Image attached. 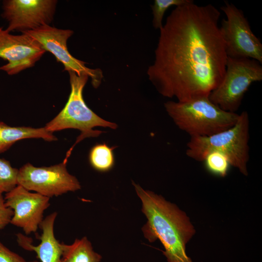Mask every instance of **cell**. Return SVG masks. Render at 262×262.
Instances as JSON below:
<instances>
[{
  "instance_id": "2",
  "label": "cell",
  "mask_w": 262,
  "mask_h": 262,
  "mask_svg": "<svg viewBox=\"0 0 262 262\" xmlns=\"http://www.w3.org/2000/svg\"><path fill=\"white\" fill-rule=\"evenodd\" d=\"M132 183L147 219L143 228L145 237L150 242L161 241L168 262H193L186 245L195 230L186 214L161 196Z\"/></svg>"
},
{
  "instance_id": "17",
  "label": "cell",
  "mask_w": 262,
  "mask_h": 262,
  "mask_svg": "<svg viewBox=\"0 0 262 262\" xmlns=\"http://www.w3.org/2000/svg\"><path fill=\"white\" fill-rule=\"evenodd\" d=\"M18 173V169L8 161L0 158V194L8 193L17 185Z\"/></svg>"
},
{
  "instance_id": "20",
  "label": "cell",
  "mask_w": 262,
  "mask_h": 262,
  "mask_svg": "<svg viewBox=\"0 0 262 262\" xmlns=\"http://www.w3.org/2000/svg\"><path fill=\"white\" fill-rule=\"evenodd\" d=\"M0 262H38L27 261L17 253L10 250L0 241Z\"/></svg>"
},
{
  "instance_id": "13",
  "label": "cell",
  "mask_w": 262,
  "mask_h": 262,
  "mask_svg": "<svg viewBox=\"0 0 262 262\" xmlns=\"http://www.w3.org/2000/svg\"><path fill=\"white\" fill-rule=\"evenodd\" d=\"M57 213L48 215L41 223L39 228L42 230L40 237V243L37 246L32 245L30 238L22 234L17 235L18 245L25 250L34 251L41 262H57L62 255V243L54 235V225Z\"/></svg>"
},
{
  "instance_id": "14",
  "label": "cell",
  "mask_w": 262,
  "mask_h": 262,
  "mask_svg": "<svg viewBox=\"0 0 262 262\" xmlns=\"http://www.w3.org/2000/svg\"><path fill=\"white\" fill-rule=\"evenodd\" d=\"M28 138H42L49 142L57 140L52 132L44 127H11L0 122V154L7 150L17 141Z\"/></svg>"
},
{
  "instance_id": "6",
  "label": "cell",
  "mask_w": 262,
  "mask_h": 262,
  "mask_svg": "<svg viewBox=\"0 0 262 262\" xmlns=\"http://www.w3.org/2000/svg\"><path fill=\"white\" fill-rule=\"evenodd\" d=\"M262 80V66L258 61L228 57L223 79L209 98L223 110L236 113L250 85Z\"/></svg>"
},
{
  "instance_id": "5",
  "label": "cell",
  "mask_w": 262,
  "mask_h": 262,
  "mask_svg": "<svg viewBox=\"0 0 262 262\" xmlns=\"http://www.w3.org/2000/svg\"><path fill=\"white\" fill-rule=\"evenodd\" d=\"M71 92L68 100L61 111L44 128L52 132L66 129L80 130L81 134L75 144L67 151L65 159L67 160L75 146L83 139L96 137L102 131L94 130L96 127L115 129L116 124L107 121L96 114L86 104L82 96L83 89L89 77L86 75H77L74 72H68Z\"/></svg>"
},
{
  "instance_id": "16",
  "label": "cell",
  "mask_w": 262,
  "mask_h": 262,
  "mask_svg": "<svg viewBox=\"0 0 262 262\" xmlns=\"http://www.w3.org/2000/svg\"><path fill=\"white\" fill-rule=\"evenodd\" d=\"M115 148V146L110 147L105 143L93 147L89 155L91 166L100 172H106L111 169L115 164L113 151Z\"/></svg>"
},
{
  "instance_id": "19",
  "label": "cell",
  "mask_w": 262,
  "mask_h": 262,
  "mask_svg": "<svg viewBox=\"0 0 262 262\" xmlns=\"http://www.w3.org/2000/svg\"><path fill=\"white\" fill-rule=\"evenodd\" d=\"M192 0H155L151 6L153 26L160 29L163 26V19L165 11L170 7L181 5L191 1Z\"/></svg>"
},
{
  "instance_id": "11",
  "label": "cell",
  "mask_w": 262,
  "mask_h": 262,
  "mask_svg": "<svg viewBox=\"0 0 262 262\" xmlns=\"http://www.w3.org/2000/svg\"><path fill=\"white\" fill-rule=\"evenodd\" d=\"M46 52L30 36L25 33L14 35L0 27V58L8 62L0 67V70L9 75L33 67Z\"/></svg>"
},
{
  "instance_id": "10",
  "label": "cell",
  "mask_w": 262,
  "mask_h": 262,
  "mask_svg": "<svg viewBox=\"0 0 262 262\" xmlns=\"http://www.w3.org/2000/svg\"><path fill=\"white\" fill-rule=\"evenodd\" d=\"M55 0H4L1 17L8 22L6 29L21 33L49 25L53 20Z\"/></svg>"
},
{
  "instance_id": "15",
  "label": "cell",
  "mask_w": 262,
  "mask_h": 262,
  "mask_svg": "<svg viewBox=\"0 0 262 262\" xmlns=\"http://www.w3.org/2000/svg\"><path fill=\"white\" fill-rule=\"evenodd\" d=\"M62 257L72 262H99L101 256L95 252L86 237L76 239L71 245L62 244Z\"/></svg>"
},
{
  "instance_id": "22",
  "label": "cell",
  "mask_w": 262,
  "mask_h": 262,
  "mask_svg": "<svg viewBox=\"0 0 262 262\" xmlns=\"http://www.w3.org/2000/svg\"><path fill=\"white\" fill-rule=\"evenodd\" d=\"M57 262H72L65 258L61 257Z\"/></svg>"
},
{
  "instance_id": "8",
  "label": "cell",
  "mask_w": 262,
  "mask_h": 262,
  "mask_svg": "<svg viewBox=\"0 0 262 262\" xmlns=\"http://www.w3.org/2000/svg\"><path fill=\"white\" fill-rule=\"evenodd\" d=\"M66 162L40 167L27 163L18 169L17 185L49 198L78 190L81 184L68 172Z\"/></svg>"
},
{
  "instance_id": "4",
  "label": "cell",
  "mask_w": 262,
  "mask_h": 262,
  "mask_svg": "<svg viewBox=\"0 0 262 262\" xmlns=\"http://www.w3.org/2000/svg\"><path fill=\"white\" fill-rule=\"evenodd\" d=\"M249 125L248 114L244 111L239 114L235 124L227 130L207 137H190L186 155L196 161L203 162L208 153L219 152L227 157L231 166L247 176Z\"/></svg>"
},
{
  "instance_id": "18",
  "label": "cell",
  "mask_w": 262,
  "mask_h": 262,
  "mask_svg": "<svg viewBox=\"0 0 262 262\" xmlns=\"http://www.w3.org/2000/svg\"><path fill=\"white\" fill-rule=\"evenodd\" d=\"M203 162L207 169L211 173L222 177H225L230 165L227 157L217 151L208 153Z\"/></svg>"
},
{
  "instance_id": "3",
  "label": "cell",
  "mask_w": 262,
  "mask_h": 262,
  "mask_svg": "<svg viewBox=\"0 0 262 262\" xmlns=\"http://www.w3.org/2000/svg\"><path fill=\"white\" fill-rule=\"evenodd\" d=\"M164 106L176 126L190 137H207L227 130L235 124L239 115L223 110L209 96L184 102L168 101Z\"/></svg>"
},
{
  "instance_id": "1",
  "label": "cell",
  "mask_w": 262,
  "mask_h": 262,
  "mask_svg": "<svg viewBox=\"0 0 262 262\" xmlns=\"http://www.w3.org/2000/svg\"><path fill=\"white\" fill-rule=\"evenodd\" d=\"M214 5L193 0L175 7L160 29L149 80L163 96L178 101L209 96L224 76L228 56Z\"/></svg>"
},
{
  "instance_id": "12",
  "label": "cell",
  "mask_w": 262,
  "mask_h": 262,
  "mask_svg": "<svg viewBox=\"0 0 262 262\" xmlns=\"http://www.w3.org/2000/svg\"><path fill=\"white\" fill-rule=\"evenodd\" d=\"M4 199L13 211L10 224L21 228L26 234L36 232L44 211L50 205L49 197L30 192L19 185L6 193Z\"/></svg>"
},
{
  "instance_id": "7",
  "label": "cell",
  "mask_w": 262,
  "mask_h": 262,
  "mask_svg": "<svg viewBox=\"0 0 262 262\" xmlns=\"http://www.w3.org/2000/svg\"><path fill=\"white\" fill-rule=\"evenodd\" d=\"M221 9L226 16L220 30L227 56L252 59L262 64V44L252 32L243 12L227 1Z\"/></svg>"
},
{
  "instance_id": "21",
  "label": "cell",
  "mask_w": 262,
  "mask_h": 262,
  "mask_svg": "<svg viewBox=\"0 0 262 262\" xmlns=\"http://www.w3.org/2000/svg\"><path fill=\"white\" fill-rule=\"evenodd\" d=\"M13 215V210L6 206L4 197L0 194V229L10 223Z\"/></svg>"
},
{
  "instance_id": "9",
  "label": "cell",
  "mask_w": 262,
  "mask_h": 262,
  "mask_svg": "<svg viewBox=\"0 0 262 262\" xmlns=\"http://www.w3.org/2000/svg\"><path fill=\"white\" fill-rule=\"evenodd\" d=\"M38 41L46 50L51 53L58 62L64 66V70L74 72L78 75H87L95 88H98L103 78L102 71L98 68L92 69L85 63L74 57L68 51L67 41L73 34L70 29H61L49 25L23 33Z\"/></svg>"
}]
</instances>
